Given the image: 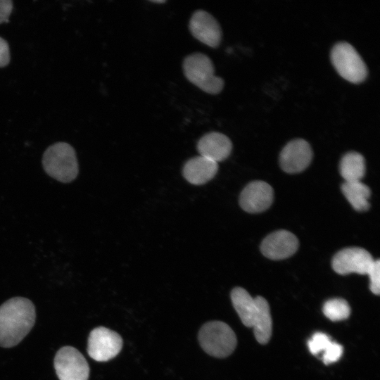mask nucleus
Instances as JSON below:
<instances>
[{"label":"nucleus","mask_w":380,"mask_h":380,"mask_svg":"<svg viewBox=\"0 0 380 380\" xmlns=\"http://www.w3.org/2000/svg\"><path fill=\"white\" fill-rule=\"evenodd\" d=\"M36 318L32 301L12 298L0 306V346L11 348L19 343L32 328Z\"/></svg>","instance_id":"obj_1"},{"label":"nucleus","mask_w":380,"mask_h":380,"mask_svg":"<svg viewBox=\"0 0 380 380\" xmlns=\"http://www.w3.org/2000/svg\"><path fill=\"white\" fill-rule=\"evenodd\" d=\"M231 300L242 323L253 329L255 339L260 343H267L271 338L272 330L267 301L262 296L253 298L241 287H236L232 291Z\"/></svg>","instance_id":"obj_2"},{"label":"nucleus","mask_w":380,"mask_h":380,"mask_svg":"<svg viewBox=\"0 0 380 380\" xmlns=\"http://www.w3.org/2000/svg\"><path fill=\"white\" fill-rule=\"evenodd\" d=\"M42 165L50 177L63 183L73 181L79 172L75 151L65 142L48 147L43 155Z\"/></svg>","instance_id":"obj_3"},{"label":"nucleus","mask_w":380,"mask_h":380,"mask_svg":"<svg viewBox=\"0 0 380 380\" xmlns=\"http://www.w3.org/2000/svg\"><path fill=\"white\" fill-rule=\"evenodd\" d=\"M183 71L186 79L193 84L210 94H219L224 87V80L215 75L210 58L202 53H193L183 62Z\"/></svg>","instance_id":"obj_4"},{"label":"nucleus","mask_w":380,"mask_h":380,"mask_svg":"<svg viewBox=\"0 0 380 380\" xmlns=\"http://www.w3.org/2000/svg\"><path fill=\"white\" fill-rule=\"evenodd\" d=\"M198 341L205 352L215 357H225L234 350L237 341L232 328L221 321L204 324L198 333Z\"/></svg>","instance_id":"obj_5"},{"label":"nucleus","mask_w":380,"mask_h":380,"mask_svg":"<svg viewBox=\"0 0 380 380\" xmlns=\"http://www.w3.org/2000/svg\"><path fill=\"white\" fill-rule=\"evenodd\" d=\"M331 60L338 73L350 82L360 83L367 76V68L364 61L348 42H341L334 46Z\"/></svg>","instance_id":"obj_6"},{"label":"nucleus","mask_w":380,"mask_h":380,"mask_svg":"<svg viewBox=\"0 0 380 380\" xmlns=\"http://www.w3.org/2000/svg\"><path fill=\"white\" fill-rule=\"evenodd\" d=\"M54 367L60 380H88L89 365L83 355L75 348L64 346L54 357Z\"/></svg>","instance_id":"obj_7"},{"label":"nucleus","mask_w":380,"mask_h":380,"mask_svg":"<svg viewBox=\"0 0 380 380\" xmlns=\"http://www.w3.org/2000/svg\"><path fill=\"white\" fill-rule=\"evenodd\" d=\"M122 347V337L111 329L99 327L89 334L87 352L90 357L96 361L106 362L115 357Z\"/></svg>","instance_id":"obj_8"},{"label":"nucleus","mask_w":380,"mask_h":380,"mask_svg":"<svg viewBox=\"0 0 380 380\" xmlns=\"http://www.w3.org/2000/svg\"><path fill=\"white\" fill-rule=\"evenodd\" d=\"M373 262L368 251L361 248L352 247L338 251L332 259L331 266L339 274H367Z\"/></svg>","instance_id":"obj_9"},{"label":"nucleus","mask_w":380,"mask_h":380,"mask_svg":"<svg viewBox=\"0 0 380 380\" xmlns=\"http://www.w3.org/2000/svg\"><path fill=\"white\" fill-rule=\"evenodd\" d=\"M189 27L191 34L203 44L212 48L220 45L221 27L216 19L207 11H196L190 18Z\"/></svg>","instance_id":"obj_10"},{"label":"nucleus","mask_w":380,"mask_h":380,"mask_svg":"<svg viewBox=\"0 0 380 380\" xmlns=\"http://www.w3.org/2000/svg\"><path fill=\"white\" fill-rule=\"evenodd\" d=\"M312 151L304 139H296L289 141L281 150L280 165L287 173H298L304 170L310 163Z\"/></svg>","instance_id":"obj_11"},{"label":"nucleus","mask_w":380,"mask_h":380,"mask_svg":"<svg viewBox=\"0 0 380 380\" xmlns=\"http://www.w3.org/2000/svg\"><path fill=\"white\" fill-rule=\"evenodd\" d=\"M298 248V240L291 232L278 230L267 235L262 241V253L271 260H283L291 256Z\"/></svg>","instance_id":"obj_12"},{"label":"nucleus","mask_w":380,"mask_h":380,"mask_svg":"<svg viewBox=\"0 0 380 380\" xmlns=\"http://www.w3.org/2000/svg\"><path fill=\"white\" fill-rule=\"evenodd\" d=\"M273 189L263 181L249 183L241 191L239 203L245 211L251 213L265 211L273 201Z\"/></svg>","instance_id":"obj_13"},{"label":"nucleus","mask_w":380,"mask_h":380,"mask_svg":"<svg viewBox=\"0 0 380 380\" xmlns=\"http://www.w3.org/2000/svg\"><path fill=\"white\" fill-rule=\"evenodd\" d=\"M197 150L200 156L217 163L228 158L232 150V144L225 134L210 132L198 140Z\"/></svg>","instance_id":"obj_14"},{"label":"nucleus","mask_w":380,"mask_h":380,"mask_svg":"<svg viewBox=\"0 0 380 380\" xmlns=\"http://www.w3.org/2000/svg\"><path fill=\"white\" fill-rule=\"evenodd\" d=\"M217 170V163L199 156L189 159L185 163L183 175L191 184L201 185L212 179Z\"/></svg>","instance_id":"obj_15"},{"label":"nucleus","mask_w":380,"mask_h":380,"mask_svg":"<svg viewBox=\"0 0 380 380\" xmlns=\"http://www.w3.org/2000/svg\"><path fill=\"white\" fill-rule=\"evenodd\" d=\"M341 190L355 210L362 212L369 209L371 191L361 181L345 182L341 186Z\"/></svg>","instance_id":"obj_16"},{"label":"nucleus","mask_w":380,"mask_h":380,"mask_svg":"<svg viewBox=\"0 0 380 380\" xmlns=\"http://www.w3.org/2000/svg\"><path fill=\"white\" fill-rule=\"evenodd\" d=\"M339 169L345 182L360 181L365 173V158L357 152H348L341 158Z\"/></svg>","instance_id":"obj_17"},{"label":"nucleus","mask_w":380,"mask_h":380,"mask_svg":"<svg viewBox=\"0 0 380 380\" xmlns=\"http://www.w3.org/2000/svg\"><path fill=\"white\" fill-rule=\"evenodd\" d=\"M323 312L331 321H341L349 317L350 308L346 300L332 298L324 303Z\"/></svg>","instance_id":"obj_18"},{"label":"nucleus","mask_w":380,"mask_h":380,"mask_svg":"<svg viewBox=\"0 0 380 380\" xmlns=\"http://www.w3.org/2000/svg\"><path fill=\"white\" fill-rule=\"evenodd\" d=\"M331 341V338L327 334L316 332L308 342L309 350L313 355L323 353Z\"/></svg>","instance_id":"obj_19"},{"label":"nucleus","mask_w":380,"mask_h":380,"mask_svg":"<svg viewBox=\"0 0 380 380\" xmlns=\"http://www.w3.org/2000/svg\"><path fill=\"white\" fill-rule=\"evenodd\" d=\"M342 353V346L331 341L327 348L323 351L322 359L324 364L329 365L338 360Z\"/></svg>","instance_id":"obj_20"},{"label":"nucleus","mask_w":380,"mask_h":380,"mask_svg":"<svg viewBox=\"0 0 380 380\" xmlns=\"http://www.w3.org/2000/svg\"><path fill=\"white\" fill-rule=\"evenodd\" d=\"M367 274L369 277V289L375 295H379L380 292L379 260H374Z\"/></svg>","instance_id":"obj_21"},{"label":"nucleus","mask_w":380,"mask_h":380,"mask_svg":"<svg viewBox=\"0 0 380 380\" xmlns=\"http://www.w3.org/2000/svg\"><path fill=\"white\" fill-rule=\"evenodd\" d=\"M12 10H13L12 1L0 0V24L8 21V18Z\"/></svg>","instance_id":"obj_22"},{"label":"nucleus","mask_w":380,"mask_h":380,"mask_svg":"<svg viewBox=\"0 0 380 380\" xmlns=\"http://www.w3.org/2000/svg\"><path fill=\"white\" fill-rule=\"evenodd\" d=\"M10 61L9 46L7 42L0 37V68L6 66Z\"/></svg>","instance_id":"obj_23"},{"label":"nucleus","mask_w":380,"mask_h":380,"mask_svg":"<svg viewBox=\"0 0 380 380\" xmlns=\"http://www.w3.org/2000/svg\"><path fill=\"white\" fill-rule=\"evenodd\" d=\"M151 2H153V3H157V4H161V3H165V1H162V0H159V1H157V0H153V1H151Z\"/></svg>","instance_id":"obj_24"}]
</instances>
